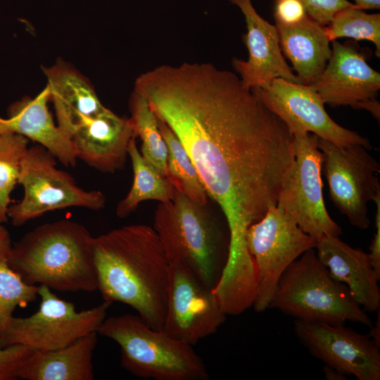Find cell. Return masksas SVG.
Masks as SVG:
<instances>
[{"instance_id": "15", "label": "cell", "mask_w": 380, "mask_h": 380, "mask_svg": "<svg viewBox=\"0 0 380 380\" xmlns=\"http://www.w3.org/2000/svg\"><path fill=\"white\" fill-rule=\"evenodd\" d=\"M310 84L324 104L364 109L379 121L380 74L355 46L333 41L326 67Z\"/></svg>"}, {"instance_id": "31", "label": "cell", "mask_w": 380, "mask_h": 380, "mask_svg": "<svg viewBox=\"0 0 380 380\" xmlns=\"http://www.w3.org/2000/svg\"><path fill=\"white\" fill-rule=\"evenodd\" d=\"M374 202L376 206L375 215L376 232L369 246L370 252L369 255L373 268L380 277V194L374 198Z\"/></svg>"}, {"instance_id": "5", "label": "cell", "mask_w": 380, "mask_h": 380, "mask_svg": "<svg viewBox=\"0 0 380 380\" xmlns=\"http://www.w3.org/2000/svg\"><path fill=\"white\" fill-rule=\"evenodd\" d=\"M296 319L370 327L372 320L353 298L348 287L335 279L315 248L304 252L279 279L269 305Z\"/></svg>"}, {"instance_id": "23", "label": "cell", "mask_w": 380, "mask_h": 380, "mask_svg": "<svg viewBox=\"0 0 380 380\" xmlns=\"http://www.w3.org/2000/svg\"><path fill=\"white\" fill-rule=\"evenodd\" d=\"M127 152L134 179L128 194L117 205L115 214L120 218L129 215L144 201L168 202L173 199L176 191L167 177L142 156L137 146L136 138L130 141Z\"/></svg>"}, {"instance_id": "21", "label": "cell", "mask_w": 380, "mask_h": 380, "mask_svg": "<svg viewBox=\"0 0 380 380\" xmlns=\"http://www.w3.org/2000/svg\"><path fill=\"white\" fill-rule=\"evenodd\" d=\"M97 332L70 345L47 351H34L24 362L19 379L25 380H93V356Z\"/></svg>"}, {"instance_id": "24", "label": "cell", "mask_w": 380, "mask_h": 380, "mask_svg": "<svg viewBox=\"0 0 380 380\" xmlns=\"http://www.w3.org/2000/svg\"><path fill=\"white\" fill-rule=\"evenodd\" d=\"M158 119L160 132L167 148V179L177 191L206 205L208 195L191 159L172 129L164 121Z\"/></svg>"}, {"instance_id": "2", "label": "cell", "mask_w": 380, "mask_h": 380, "mask_svg": "<svg viewBox=\"0 0 380 380\" xmlns=\"http://www.w3.org/2000/svg\"><path fill=\"white\" fill-rule=\"evenodd\" d=\"M94 256L103 300L130 306L151 327L162 330L170 263L154 229L129 224L94 237Z\"/></svg>"}, {"instance_id": "13", "label": "cell", "mask_w": 380, "mask_h": 380, "mask_svg": "<svg viewBox=\"0 0 380 380\" xmlns=\"http://www.w3.org/2000/svg\"><path fill=\"white\" fill-rule=\"evenodd\" d=\"M213 290L190 270L170 263L167 307L163 329L191 346L215 333L225 322Z\"/></svg>"}, {"instance_id": "17", "label": "cell", "mask_w": 380, "mask_h": 380, "mask_svg": "<svg viewBox=\"0 0 380 380\" xmlns=\"http://www.w3.org/2000/svg\"><path fill=\"white\" fill-rule=\"evenodd\" d=\"M133 138L137 137L130 119L108 108L84 119L71 137L78 159L104 173H114L124 167Z\"/></svg>"}, {"instance_id": "14", "label": "cell", "mask_w": 380, "mask_h": 380, "mask_svg": "<svg viewBox=\"0 0 380 380\" xmlns=\"http://www.w3.org/2000/svg\"><path fill=\"white\" fill-rule=\"evenodd\" d=\"M294 332L309 353L358 380L380 379V350L369 336L344 324L296 319Z\"/></svg>"}, {"instance_id": "19", "label": "cell", "mask_w": 380, "mask_h": 380, "mask_svg": "<svg viewBox=\"0 0 380 380\" xmlns=\"http://www.w3.org/2000/svg\"><path fill=\"white\" fill-rule=\"evenodd\" d=\"M315 248L320 261L335 279L346 285L355 302L366 312H377L380 277L372 265L369 253L334 236H323Z\"/></svg>"}, {"instance_id": "35", "label": "cell", "mask_w": 380, "mask_h": 380, "mask_svg": "<svg viewBox=\"0 0 380 380\" xmlns=\"http://www.w3.org/2000/svg\"><path fill=\"white\" fill-rule=\"evenodd\" d=\"M8 240H11L9 232L0 224V245Z\"/></svg>"}, {"instance_id": "29", "label": "cell", "mask_w": 380, "mask_h": 380, "mask_svg": "<svg viewBox=\"0 0 380 380\" xmlns=\"http://www.w3.org/2000/svg\"><path fill=\"white\" fill-rule=\"evenodd\" d=\"M34 351L21 344L0 347V380L19 379V372L25 360Z\"/></svg>"}, {"instance_id": "8", "label": "cell", "mask_w": 380, "mask_h": 380, "mask_svg": "<svg viewBox=\"0 0 380 380\" xmlns=\"http://www.w3.org/2000/svg\"><path fill=\"white\" fill-rule=\"evenodd\" d=\"M38 294V310L27 317H13L0 335V347L21 344L34 351H47L66 346L97 332L111 305L103 300L77 312L74 303L61 299L46 286H39Z\"/></svg>"}, {"instance_id": "33", "label": "cell", "mask_w": 380, "mask_h": 380, "mask_svg": "<svg viewBox=\"0 0 380 380\" xmlns=\"http://www.w3.org/2000/svg\"><path fill=\"white\" fill-rule=\"evenodd\" d=\"M354 4L362 10L380 8V0H353Z\"/></svg>"}, {"instance_id": "18", "label": "cell", "mask_w": 380, "mask_h": 380, "mask_svg": "<svg viewBox=\"0 0 380 380\" xmlns=\"http://www.w3.org/2000/svg\"><path fill=\"white\" fill-rule=\"evenodd\" d=\"M49 101L46 86L36 97H25L11 104L7 118L0 117V133L21 134L46 148L63 165L75 167L77 151L72 139L54 123Z\"/></svg>"}, {"instance_id": "22", "label": "cell", "mask_w": 380, "mask_h": 380, "mask_svg": "<svg viewBox=\"0 0 380 380\" xmlns=\"http://www.w3.org/2000/svg\"><path fill=\"white\" fill-rule=\"evenodd\" d=\"M276 27L284 56L293 65L300 83L311 84L331 56L325 27L309 17L295 26Z\"/></svg>"}, {"instance_id": "25", "label": "cell", "mask_w": 380, "mask_h": 380, "mask_svg": "<svg viewBox=\"0 0 380 380\" xmlns=\"http://www.w3.org/2000/svg\"><path fill=\"white\" fill-rule=\"evenodd\" d=\"M129 107L136 137L141 140L142 156L166 177L167 148L158 127V119L145 97L133 91Z\"/></svg>"}, {"instance_id": "16", "label": "cell", "mask_w": 380, "mask_h": 380, "mask_svg": "<svg viewBox=\"0 0 380 380\" xmlns=\"http://www.w3.org/2000/svg\"><path fill=\"white\" fill-rule=\"evenodd\" d=\"M229 1L241 10L247 27L244 42L248 51V60H232L242 84L252 89L265 87L276 78L300 83L282 53L276 26L259 15L252 0Z\"/></svg>"}, {"instance_id": "6", "label": "cell", "mask_w": 380, "mask_h": 380, "mask_svg": "<svg viewBox=\"0 0 380 380\" xmlns=\"http://www.w3.org/2000/svg\"><path fill=\"white\" fill-rule=\"evenodd\" d=\"M97 334L116 342L122 367L154 380H206L209 375L192 346L147 324L138 315L105 318Z\"/></svg>"}, {"instance_id": "1", "label": "cell", "mask_w": 380, "mask_h": 380, "mask_svg": "<svg viewBox=\"0 0 380 380\" xmlns=\"http://www.w3.org/2000/svg\"><path fill=\"white\" fill-rule=\"evenodd\" d=\"M134 90L177 137L220 208L229 253H246L248 228L277 205L294 163L287 127L234 72L210 63L158 66Z\"/></svg>"}, {"instance_id": "7", "label": "cell", "mask_w": 380, "mask_h": 380, "mask_svg": "<svg viewBox=\"0 0 380 380\" xmlns=\"http://www.w3.org/2000/svg\"><path fill=\"white\" fill-rule=\"evenodd\" d=\"M56 165V158L42 145L28 147L18 177L23 196L11 204L7 213L13 226H22L52 210L72 207L99 210L105 208L106 199L101 191L80 187L68 172Z\"/></svg>"}, {"instance_id": "32", "label": "cell", "mask_w": 380, "mask_h": 380, "mask_svg": "<svg viewBox=\"0 0 380 380\" xmlns=\"http://www.w3.org/2000/svg\"><path fill=\"white\" fill-rule=\"evenodd\" d=\"M324 374L328 380H346L348 379L347 374L345 373L326 365L324 367Z\"/></svg>"}, {"instance_id": "9", "label": "cell", "mask_w": 380, "mask_h": 380, "mask_svg": "<svg viewBox=\"0 0 380 380\" xmlns=\"http://www.w3.org/2000/svg\"><path fill=\"white\" fill-rule=\"evenodd\" d=\"M292 135L295 160L282 183L277 205L316 242L323 236H339L342 229L329 216L324 203V156L317 146V136L303 131Z\"/></svg>"}, {"instance_id": "4", "label": "cell", "mask_w": 380, "mask_h": 380, "mask_svg": "<svg viewBox=\"0 0 380 380\" xmlns=\"http://www.w3.org/2000/svg\"><path fill=\"white\" fill-rule=\"evenodd\" d=\"M205 207L176 190L172 200L158 204L153 228L169 263L186 267L214 290L227 262L230 236L226 219Z\"/></svg>"}, {"instance_id": "30", "label": "cell", "mask_w": 380, "mask_h": 380, "mask_svg": "<svg viewBox=\"0 0 380 380\" xmlns=\"http://www.w3.org/2000/svg\"><path fill=\"white\" fill-rule=\"evenodd\" d=\"M309 16L322 26H327L340 10L354 5L348 0H302Z\"/></svg>"}, {"instance_id": "26", "label": "cell", "mask_w": 380, "mask_h": 380, "mask_svg": "<svg viewBox=\"0 0 380 380\" xmlns=\"http://www.w3.org/2000/svg\"><path fill=\"white\" fill-rule=\"evenodd\" d=\"M11 241L0 245V335L17 307L25 308L37 298L39 286L28 284L8 265Z\"/></svg>"}, {"instance_id": "27", "label": "cell", "mask_w": 380, "mask_h": 380, "mask_svg": "<svg viewBox=\"0 0 380 380\" xmlns=\"http://www.w3.org/2000/svg\"><path fill=\"white\" fill-rule=\"evenodd\" d=\"M29 139L13 132L0 133V224L8 220V209L13 203L11 194L18 184L22 160Z\"/></svg>"}, {"instance_id": "10", "label": "cell", "mask_w": 380, "mask_h": 380, "mask_svg": "<svg viewBox=\"0 0 380 380\" xmlns=\"http://www.w3.org/2000/svg\"><path fill=\"white\" fill-rule=\"evenodd\" d=\"M246 241L258 276L253 307L262 312L269 308L286 269L304 252L315 248L317 242L277 205L270 207L262 219L248 228Z\"/></svg>"}, {"instance_id": "3", "label": "cell", "mask_w": 380, "mask_h": 380, "mask_svg": "<svg viewBox=\"0 0 380 380\" xmlns=\"http://www.w3.org/2000/svg\"><path fill=\"white\" fill-rule=\"evenodd\" d=\"M94 236L69 220L41 224L11 244L8 265L28 284L62 292L98 289Z\"/></svg>"}, {"instance_id": "12", "label": "cell", "mask_w": 380, "mask_h": 380, "mask_svg": "<svg viewBox=\"0 0 380 380\" xmlns=\"http://www.w3.org/2000/svg\"><path fill=\"white\" fill-rule=\"evenodd\" d=\"M259 100L287 127L292 134L303 131L340 146L358 144L372 148L367 138L336 123L310 84L276 78L263 87L251 89Z\"/></svg>"}, {"instance_id": "28", "label": "cell", "mask_w": 380, "mask_h": 380, "mask_svg": "<svg viewBox=\"0 0 380 380\" xmlns=\"http://www.w3.org/2000/svg\"><path fill=\"white\" fill-rule=\"evenodd\" d=\"M325 30L330 42L343 37L369 41L375 45L376 56H380L379 13H367L354 4L338 11Z\"/></svg>"}, {"instance_id": "34", "label": "cell", "mask_w": 380, "mask_h": 380, "mask_svg": "<svg viewBox=\"0 0 380 380\" xmlns=\"http://www.w3.org/2000/svg\"><path fill=\"white\" fill-rule=\"evenodd\" d=\"M378 311V318L375 322L374 326H371L369 334L368 335L369 338L378 346L380 347V313L379 309Z\"/></svg>"}, {"instance_id": "20", "label": "cell", "mask_w": 380, "mask_h": 380, "mask_svg": "<svg viewBox=\"0 0 380 380\" xmlns=\"http://www.w3.org/2000/svg\"><path fill=\"white\" fill-rule=\"evenodd\" d=\"M43 69L57 125L70 139L75 127L84 119L96 116L107 108L87 79L70 65L58 61Z\"/></svg>"}, {"instance_id": "11", "label": "cell", "mask_w": 380, "mask_h": 380, "mask_svg": "<svg viewBox=\"0 0 380 380\" xmlns=\"http://www.w3.org/2000/svg\"><path fill=\"white\" fill-rule=\"evenodd\" d=\"M330 198L350 223L360 229L369 227L368 203L380 194L379 163L358 144L340 146L317 137Z\"/></svg>"}]
</instances>
